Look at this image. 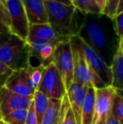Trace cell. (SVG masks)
I'll list each match as a JSON object with an SVG mask.
<instances>
[{
  "label": "cell",
  "instance_id": "1",
  "mask_svg": "<svg viewBox=\"0 0 123 124\" xmlns=\"http://www.w3.org/2000/svg\"><path fill=\"white\" fill-rule=\"evenodd\" d=\"M100 58L111 67L120 45L114 18L100 14H85L77 35Z\"/></svg>",
  "mask_w": 123,
  "mask_h": 124
},
{
  "label": "cell",
  "instance_id": "2",
  "mask_svg": "<svg viewBox=\"0 0 123 124\" xmlns=\"http://www.w3.org/2000/svg\"><path fill=\"white\" fill-rule=\"evenodd\" d=\"M30 47L26 41L10 35L8 40L0 46V62L13 71L26 69L31 65Z\"/></svg>",
  "mask_w": 123,
  "mask_h": 124
},
{
  "label": "cell",
  "instance_id": "3",
  "mask_svg": "<svg viewBox=\"0 0 123 124\" xmlns=\"http://www.w3.org/2000/svg\"><path fill=\"white\" fill-rule=\"evenodd\" d=\"M78 40L79 37L77 36L70 38L73 57V83L85 85L89 88H104L106 85L88 65L85 57L79 47Z\"/></svg>",
  "mask_w": 123,
  "mask_h": 124
},
{
  "label": "cell",
  "instance_id": "4",
  "mask_svg": "<svg viewBox=\"0 0 123 124\" xmlns=\"http://www.w3.org/2000/svg\"><path fill=\"white\" fill-rule=\"evenodd\" d=\"M51 62L55 64L58 70L62 82L65 86L66 92L73 84V57L70 40L62 41L57 45L52 56Z\"/></svg>",
  "mask_w": 123,
  "mask_h": 124
},
{
  "label": "cell",
  "instance_id": "5",
  "mask_svg": "<svg viewBox=\"0 0 123 124\" xmlns=\"http://www.w3.org/2000/svg\"><path fill=\"white\" fill-rule=\"evenodd\" d=\"M37 90L48 99L62 100L67 94L61 75L52 62L45 67Z\"/></svg>",
  "mask_w": 123,
  "mask_h": 124
},
{
  "label": "cell",
  "instance_id": "6",
  "mask_svg": "<svg viewBox=\"0 0 123 124\" xmlns=\"http://www.w3.org/2000/svg\"><path fill=\"white\" fill-rule=\"evenodd\" d=\"M116 90L113 86L95 89L93 124H104L112 114Z\"/></svg>",
  "mask_w": 123,
  "mask_h": 124
},
{
  "label": "cell",
  "instance_id": "7",
  "mask_svg": "<svg viewBox=\"0 0 123 124\" xmlns=\"http://www.w3.org/2000/svg\"><path fill=\"white\" fill-rule=\"evenodd\" d=\"M6 7L10 19L11 34L26 41L29 36L30 23L22 0H8Z\"/></svg>",
  "mask_w": 123,
  "mask_h": 124
},
{
  "label": "cell",
  "instance_id": "8",
  "mask_svg": "<svg viewBox=\"0 0 123 124\" xmlns=\"http://www.w3.org/2000/svg\"><path fill=\"white\" fill-rule=\"evenodd\" d=\"M78 41H79V47H80L81 51H82L83 54H84V57H85L86 62H87L88 65L89 66V68L101 78L102 81L105 83V85L106 86H111L112 85L111 68L109 67L100 58V56L94 51L91 49L89 46H87L79 37Z\"/></svg>",
  "mask_w": 123,
  "mask_h": 124
},
{
  "label": "cell",
  "instance_id": "9",
  "mask_svg": "<svg viewBox=\"0 0 123 124\" xmlns=\"http://www.w3.org/2000/svg\"><path fill=\"white\" fill-rule=\"evenodd\" d=\"M33 98L25 97L12 92L5 86L0 89V113L2 117L17 109H29Z\"/></svg>",
  "mask_w": 123,
  "mask_h": 124
},
{
  "label": "cell",
  "instance_id": "10",
  "mask_svg": "<svg viewBox=\"0 0 123 124\" xmlns=\"http://www.w3.org/2000/svg\"><path fill=\"white\" fill-rule=\"evenodd\" d=\"M88 90H89V87L85 85L73 83L67 91L68 101L75 116L77 124H81L83 106H84Z\"/></svg>",
  "mask_w": 123,
  "mask_h": 124
},
{
  "label": "cell",
  "instance_id": "11",
  "mask_svg": "<svg viewBox=\"0 0 123 124\" xmlns=\"http://www.w3.org/2000/svg\"><path fill=\"white\" fill-rule=\"evenodd\" d=\"M30 25L48 23V15L44 0H22Z\"/></svg>",
  "mask_w": 123,
  "mask_h": 124
},
{
  "label": "cell",
  "instance_id": "12",
  "mask_svg": "<svg viewBox=\"0 0 123 124\" xmlns=\"http://www.w3.org/2000/svg\"><path fill=\"white\" fill-rule=\"evenodd\" d=\"M26 69L14 71L6 81L4 86L17 95L33 98L35 95V91H33L27 85Z\"/></svg>",
  "mask_w": 123,
  "mask_h": 124
},
{
  "label": "cell",
  "instance_id": "13",
  "mask_svg": "<svg viewBox=\"0 0 123 124\" xmlns=\"http://www.w3.org/2000/svg\"><path fill=\"white\" fill-rule=\"evenodd\" d=\"M40 39V40H62L69 41V39L60 36L55 31L50 24H40V25H30L29 36L27 40ZM26 40V41H27Z\"/></svg>",
  "mask_w": 123,
  "mask_h": 124
},
{
  "label": "cell",
  "instance_id": "14",
  "mask_svg": "<svg viewBox=\"0 0 123 124\" xmlns=\"http://www.w3.org/2000/svg\"><path fill=\"white\" fill-rule=\"evenodd\" d=\"M112 85L116 90H123V53L120 47L114 57L111 65Z\"/></svg>",
  "mask_w": 123,
  "mask_h": 124
},
{
  "label": "cell",
  "instance_id": "15",
  "mask_svg": "<svg viewBox=\"0 0 123 124\" xmlns=\"http://www.w3.org/2000/svg\"><path fill=\"white\" fill-rule=\"evenodd\" d=\"M62 100L49 99L48 106L43 116L41 124H59Z\"/></svg>",
  "mask_w": 123,
  "mask_h": 124
},
{
  "label": "cell",
  "instance_id": "16",
  "mask_svg": "<svg viewBox=\"0 0 123 124\" xmlns=\"http://www.w3.org/2000/svg\"><path fill=\"white\" fill-rule=\"evenodd\" d=\"M95 89L89 88L86 94L85 101L83 106L81 124H93L94 104Z\"/></svg>",
  "mask_w": 123,
  "mask_h": 124
},
{
  "label": "cell",
  "instance_id": "17",
  "mask_svg": "<svg viewBox=\"0 0 123 124\" xmlns=\"http://www.w3.org/2000/svg\"><path fill=\"white\" fill-rule=\"evenodd\" d=\"M33 102H34L35 111H36V120L38 124H41L43 116L46 111V108L48 106L49 99L43 93H41L39 90H36L35 92L34 97H33Z\"/></svg>",
  "mask_w": 123,
  "mask_h": 124
},
{
  "label": "cell",
  "instance_id": "18",
  "mask_svg": "<svg viewBox=\"0 0 123 124\" xmlns=\"http://www.w3.org/2000/svg\"><path fill=\"white\" fill-rule=\"evenodd\" d=\"M59 124H77L67 94L62 99L61 108H60Z\"/></svg>",
  "mask_w": 123,
  "mask_h": 124
},
{
  "label": "cell",
  "instance_id": "19",
  "mask_svg": "<svg viewBox=\"0 0 123 124\" xmlns=\"http://www.w3.org/2000/svg\"><path fill=\"white\" fill-rule=\"evenodd\" d=\"M30 109V108H29ZM29 109H17L3 116L2 119L6 124H25L28 116Z\"/></svg>",
  "mask_w": 123,
  "mask_h": 124
},
{
  "label": "cell",
  "instance_id": "20",
  "mask_svg": "<svg viewBox=\"0 0 123 124\" xmlns=\"http://www.w3.org/2000/svg\"><path fill=\"white\" fill-rule=\"evenodd\" d=\"M72 3L76 8L84 14H100L101 9L95 0H72Z\"/></svg>",
  "mask_w": 123,
  "mask_h": 124
},
{
  "label": "cell",
  "instance_id": "21",
  "mask_svg": "<svg viewBox=\"0 0 123 124\" xmlns=\"http://www.w3.org/2000/svg\"><path fill=\"white\" fill-rule=\"evenodd\" d=\"M46 66H44L43 64H39L38 66H32L30 65L28 68L29 71V75H30V78L32 80L34 85L36 87V89H38V86L40 85V82L42 78L43 71Z\"/></svg>",
  "mask_w": 123,
  "mask_h": 124
},
{
  "label": "cell",
  "instance_id": "22",
  "mask_svg": "<svg viewBox=\"0 0 123 124\" xmlns=\"http://www.w3.org/2000/svg\"><path fill=\"white\" fill-rule=\"evenodd\" d=\"M112 113L123 123V98L117 93L114 98Z\"/></svg>",
  "mask_w": 123,
  "mask_h": 124
},
{
  "label": "cell",
  "instance_id": "23",
  "mask_svg": "<svg viewBox=\"0 0 123 124\" xmlns=\"http://www.w3.org/2000/svg\"><path fill=\"white\" fill-rule=\"evenodd\" d=\"M14 71L0 62V89L5 85V83Z\"/></svg>",
  "mask_w": 123,
  "mask_h": 124
},
{
  "label": "cell",
  "instance_id": "24",
  "mask_svg": "<svg viewBox=\"0 0 123 124\" xmlns=\"http://www.w3.org/2000/svg\"><path fill=\"white\" fill-rule=\"evenodd\" d=\"M118 2H119V0H108L107 4H106V6H105V8L103 13L109 15V16L112 17V18H114V17L116 16V15Z\"/></svg>",
  "mask_w": 123,
  "mask_h": 124
},
{
  "label": "cell",
  "instance_id": "25",
  "mask_svg": "<svg viewBox=\"0 0 123 124\" xmlns=\"http://www.w3.org/2000/svg\"><path fill=\"white\" fill-rule=\"evenodd\" d=\"M114 20L116 23L117 35L120 38L123 37V12L116 15L114 17Z\"/></svg>",
  "mask_w": 123,
  "mask_h": 124
},
{
  "label": "cell",
  "instance_id": "26",
  "mask_svg": "<svg viewBox=\"0 0 123 124\" xmlns=\"http://www.w3.org/2000/svg\"><path fill=\"white\" fill-rule=\"evenodd\" d=\"M0 20L10 27V19L8 9L2 0H0Z\"/></svg>",
  "mask_w": 123,
  "mask_h": 124
},
{
  "label": "cell",
  "instance_id": "27",
  "mask_svg": "<svg viewBox=\"0 0 123 124\" xmlns=\"http://www.w3.org/2000/svg\"><path fill=\"white\" fill-rule=\"evenodd\" d=\"M25 124H38L37 120H36V111H35V106H34V102L32 101L30 109H29V113L28 116H27L26 122Z\"/></svg>",
  "mask_w": 123,
  "mask_h": 124
},
{
  "label": "cell",
  "instance_id": "28",
  "mask_svg": "<svg viewBox=\"0 0 123 124\" xmlns=\"http://www.w3.org/2000/svg\"><path fill=\"white\" fill-rule=\"evenodd\" d=\"M0 34H11L10 27L0 20Z\"/></svg>",
  "mask_w": 123,
  "mask_h": 124
},
{
  "label": "cell",
  "instance_id": "29",
  "mask_svg": "<svg viewBox=\"0 0 123 124\" xmlns=\"http://www.w3.org/2000/svg\"><path fill=\"white\" fill-rule=\"evenodd\" d=\"M104 124H123V123L120 121V120L117 119V118L113 115V113H112V114L110 116V117L106 120V122H105Z\"/></svg>",
  "mask_w": 123,
  "mask_h": 124
},
{
  "label": "cell",
  "instance_id": "30",
  "mask_svg": "<svg viewBox=\"0 0 123 124\" xmlns=\"http://www.w3.org/2000/svg\"><path fill=\"white\" fill-rule=\"evenodd\" d=\"M10 35L11 34H0V46L8 41Z\"/></svg>",
  "mask_w": 123,
  "mask_h": 124
},
{
  "label": "cell",
  "instance_id": "31",
  "mask_svg": "<svg viewBox=\"0 0 123 124\" xmlns=\"http://www.w3.org/2000/svg\"><path fill=\"white\" fill-rule=\"evenodd\" d=\"M95 2L97 3V4L99 5V7L101 9L102 13L104 12L105 8V6H106V0H95Z\"/></svg>",
  "mask_w": 123,
  "mask_h": 124
},
{
  "label": "cell",
  "instance_id": "32",
  "mask_svg": "<svg viewBox=\"0 0 123 124\" xmlns=\"http://www.w3.org/2000/svg\"><path fill=\"white\" fill-rule=\"evenodd\" d=\"M122 12H123V0H119L118 5H117V9H116V15L122 13Z\"/></svg>",
  "mask_w": 123,
  "mask_h": 124
},
{
  "label": "cell",
  "instance_id": "33",
  "mask_svg": "<svg viewBox=\"0 0 123 124\" xmlns=\"http://www.w3.org/2000/svg\"><path fill=\"white\" fill-rule=\"evenodd\" d=\"M53 1H57V2H60V3H65V4H72V2L69 1V0H53Z\"/></svg>",
  "mask_w": 123,
  "mask_h": 124
},
{
  "label": "cell",
  "instance_id": "34",
  "mask_svg": "<svg viewBox=\"0 0 123 124\" xmlns=\"http://www.w3.org/2000/svg\"><path fill=\"white\" fill-rule=\"evenodd\" d=\"M119 47H120V49L122 50V52L123 53V37L120 39V45H119Z\"/></svg>",
  "mask_w": 123,
  "mask_h": 124
},
{
  "label": "cell",
  "instance_id": "35",
  "mask_svg": "<svg viewBox=\"0 0 123 124\" xmlns=\"http://www.w3.org/2000/svg\"><path fill=\"white\" fill-rule=\"evenodd\" d=\"M116 93L118 94V95H120L123 98V90H116Z\"/></svg>",
  "mask_w": 123,
  "mask_h": 124
},
{
  "label": "cell",
  "instance_id": "36",
  "mask_svg": "<svg viewBox=\"0 0 123 124\" xmlns=\"http://www.w3.org/2000/svg\"><path fill=\"white\" fill-rule=\"evenodd\" d=\"M0 124H5L4 122L3 121V119H2V118H0Z\"/></svg>",
  "mask_w": 123,
  "mask_h": 124
},
{
  "label": "cell",
  "instance_id": "37",
  "mask_svg": "<svg viewBox=\"0 0 123 124\" xmlns=\"http://www.w3.org/2000/svg\"><path fill=\"white\" fill-rule=\"evenodd\" d=\"M2 1H3V3H4V4L6 5V3H7V1H8V0H2Z\"/></svg>",
  "mask_w": 123,
  "mask_h": 124
},
{
  "label": "cell",
  "instance_id": "38",
  "mask_svg": "<svg viewBox=\"0 0 123 124\" xmlns=\"http://www.w3.org/2000/svg\"><path fill=\"white\" fill-rule=\"evenodd\" d=\"M0 118H2V116H1V113H0Z\"/></svg>",
  "mask_w": 123,
  "mask_h": 124
},
{
  "label": "cell",
  "instance_id": "39",
  "mask_svg": "<svg viewBox=\"0 0 123 124\" xmlns=\"http://www.w3.org/2000/svg\"><path fill=\"white\" fill-rule=\"evenodd\" d=\"M107 2H108V0H106V4H107Z\"/></svg>",
  "mask_w": 123,
  "mask_h": 124
},
{
  "label": "cell",
  "instance_id": "40",
  "mask_svg": "<svg viewBox=\"0 0 123 124\" xmlns=\"http://www.w3.org/2000/svg\"><path fill=\"white\" fill-rule=\"evenodd\" d=\"M69 1H71V2H72V0H69Z\"/></svg>",
  "mask_w": 123,
  "mask_h": 124
},
{
  "label": "cell",
  "instance_id": "41",
  "mask_svg": "<svg viewBox=\"0 0 123 124\" xmlns=\"http://www.w3.org/2000/svg\"><path fill=\"white\" fill-rule=\"evenodd\" d=\"M5 124H6V123H5Z\"/></svg>",
  "mask_w": 123,
  "mask_h": 124
}]
</instances>
